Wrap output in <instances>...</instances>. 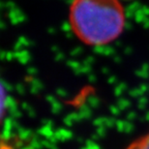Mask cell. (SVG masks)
I'll list each match as a JSON object with an SVG mask.
<instances>
[{"instance_id": "obj_9", "label": "cell", "mask_w": 149, "mask_h": 149, "mask_svg": "<svg viewBox=\"0 0 149 149\" xmlns=\"http://www.w3.org/2000/svg\"><path fill=\"white\" fill-rule=\"evenodd\" d=\"M116 129H117L119 132H124V127H125V122L124 121H117L116 122Z\"/></svg>"}, {"instance_id": "obj_1", "label": "cell", "mask_w": 149, "mask_h": 149, "mask_svg": "<svg viewBox=\"0 0 149 149\" xmlns=\"http://www.w3.org/2000/svg\"><path fill=\"white\" fill-rule=\"evenodd\" d=\"M69 22L83 44L104 46L123 32L125 12L120 0H73Z\"/></svg>"}, {"instance_id": "obj_11", "label": "cell", "mask_w": 149, "mask_h": 149, "mask_svg": "<svg viewBox=\"0 0 149 149\" xmlns=\"http://www.w3.org/2000/svg\"><path fill=\"white\" fill-rule=\"evenodd\" d=\"M111 119L112 118H109V120H106L105 124H106L107 128H112L113 126H114V124H116L114 121L111 120Z\"/></svg>"}, {"instance_id": "obj_2", "label": "cell", "mask_w": 149, "mask_h": 149, "mask_svg": "<svg viewBox=\"0 0 149 149\" xmlns=\"http://www.w3.org/2000/svg\"><path fill=\"white\" fill-rule=\"evenodd\" d=\"M54 136L57 139V141H66L72 138L73 134H72V132H70V131L67 129H59L54 133Z\"/></svg>"}, {"instance_id": "obj_6", "label": "cell", "mask_w": 149, "mask_h": 149, "mask_svg": "<svg viewBox=\"0 0 149 149\" xmlns=\"http://www.w3.org/2000/svg\"><path fill=\"white\" fill-rule=\"evenodd\" d=\"M14 127V123L13 121L11 120L10 118H7L5 120V123H4V128H3V130H7V131H12V129Z\"/></svg>"}, {"instance_id": "obj_13", "label": "cell", "mask_w": 149, "mask_h": 149, "mask_svg": "<svg viewBox=\"0 0 149 149\" xmlns=\"http://www.w3.org/2000/svg\"><path fill=\"white\" fill-rule=\"evenodd\" d=\"M52 149H58V148H57V147H56V146H53V147H52Z\"/></svg>"}, {"instance_id": "obj_5", "label": "cell", "mask_w": 149, "mask_h": 149, "mask_svg": "<svg viewBox=\"0 0 149 149\" xmlns=\"http://www.w3.org/2000/svg\"><path fill=\"white\" fill-rule=\"evenodd\" d=\"M30 146L33 147L34 149H42L44 147L43 146V141H40V139L38 138V136L34 135V136L30 141Z\"/></svg>"}, {"instance_id": "obj_4", "label": "cell", "mask_w": 149, "mask_h": 149, "mask_svg": "<svg viewBox=\"0 0 149 149\" xmlns=\"http://www.w3.org/2000/svg\"><path fill=\"white\" fill-rule=\"evenodd\" d=\"M38 134H40L41 136H45L47 139H49L50 138H52L54 136V133L52 132V129L50 127L43 126L40 130L38 131Z\"/></svg>"}, {"instance_id": "obj_3", "label": "cell", "mask_w": 149, "mask_h": 149, "mask_svg": "<svg viewBox=\"0 0 149 149\" xmlns=\"http://www.w3.org/2000/svg\"><path fill=\"white\" fill-rule=\"evenodd\" d=\"M17 136H19V139L20 141H31L34 135L30 130H27V129H24V128L20 127L19 129L17 130Z\"/></svg>"}, {"instance_id": "obj_7", "label": "cell", "mask_w": 149, "mask_h": 149, "mask_svg": "<svg viewBox=\"0 0 149 149\" xmlns=\"http://www.w3.org/2000/svg\"><path fill=\"white\" fill-rule=\"evenodd\" d=\"M134 130V126L131 123H128V122H125V127H124V133L126 134H130L132 133V131Z\"/></svg>"}, {"instance_id": "obj_12", "label": "cell", "mask_w": 149, "mask_h": 149, "mask_svg": "<svg viewBox=\"0 0 149 149\" xmlns=\"http://www.w3.org/2000/svg\"><path fill=\"white\" fill-rule=\"evenodd\" d=\"M1 149H13V148L10 147V146H8V145L5 143V141H2V143H1Z\"/></svg>"}, {"instance_id": "obj_8", "label": "cell", "mask_w": 149, "mask_h": 149, "mask_svg": "<svg viewBox=\"0 0 149 149\" xmlns=\"http://www.w3.org/2000/svg\"><path fill=\"white\" fill-rule=\"evenodd\" d=\"M106 128L107 127H99V128H97V131H96V134L98 136H99V138H101V136H104L106 135Z\"/></svg>"}, {"instance_id": "obj_10", "label": "cell", "mask_w": 149, "mask_h": 149, "mask_svg": "<svg viewBox=\"0 0 149 149\" xmlns=\"http://www.w3.org/2000/svg\"><path fill=\"white\" fill-rule=\"evenodd\" d=\"M74 115H71L69 117H67L65 119V123H66L67 126H72L73 125V120H77V118H73Z\"/></svg>"}]
</instances>
